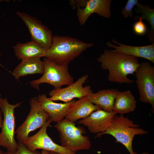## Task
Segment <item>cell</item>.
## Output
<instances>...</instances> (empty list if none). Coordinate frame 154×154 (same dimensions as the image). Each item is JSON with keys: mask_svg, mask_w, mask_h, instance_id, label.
Returning <instances> with one entry per match:
<instances>
[{"mask_svg": "<svg viewBox=\"0 0 154 154\" xmlns=\"http://www.w3.org/2000/svg\"><path fill=\"white\" fill-rule=\"evenodd\" d=\"M97 60L101 63L103 70H108V80L120 84H130L134 82L127 76L134 74L140 65L137 57L113 52L106 49Z\"/></svg>", "mask_w": 154, "mask_h": 154, "instance_id": "obj_1", "label": "cell"}, {"mask_svg": "<svg viewBox=\"0 0 154 154\" xmlns=\"http://www.w3.org/2000/svg\"><path fill=\"white\" fill-rule=\"evenodd\" d=\"M94 44L75 38L54 35L51 46L46 50L44 57L59 65H68L83 51Z\"/></svg>", "mask_w": 154, "mask_h": 154, "instance_id": "obj_2", "label": "cell"}, {"mask_svg": "<svg viewBox=\"0 0 154 154\" xmlns=\"http://www.w3.org/2000/svg\"><path fill=\"white\" fill-rule=\"evenodd\" d=\"M138 124H134L133 121L123 115H115L112 122L106 131L101 133L97 134V137L104 134L112 136L117 142L122 144L126 147L130 154H136L133 151L132 142L135 136L148 134V132L141 128Z\"/></svg>", "mask_w": 154, "mask_h": 154, "instance_id": "obj_3", "label": "cell"}, {"mask_svg": "<svg viewBox=\"0 0 154 154\" xmlns=\"http://www.w3.org/2000/svg\"><path fill=\"white\" fill-rule=\"evenodd\" d=\"M58 132L60 145L76 153L80 150H88L91 147L88 136H84L86 132L84 128L77 127L74 123L65 118L54 125Z\"/></svg>", "mask_w": 154, "mask_h": 154, "instance_id": "obj_4", "label": "cell"}, {"mask_svg": "<svg viewBox=\"0 0 154 154\" xmlns=\"http://www.w3.org/2000/svg\"><path fill=\"white\" fill-rule=\"evenodd\" d=\"M43 61L44 67L43 75L40 78L30 81L31 86L39 90V85L42 83L50 84L57 89L73 82L74 78L69 73L68 65H59L45 58Z\"/></svg>", "mask_w": 154, "mask_h": 154, "instance_id": "obj_5", "label": "cell"}, {"mask_svg": "<svg viewBox=\"0 0 154 154\" xmlns=\"http://www.w3.org/2000/svg\"><path fill=\"white\" fill-rule=\"evenodd\" d=\"M22 102L11 104L6 98L0 97V109L3 116V122L0 133V146L7 149V151L13 153L17 149L18 143L15 139V109L19 107Z\"/></svg>", "mask_w": 154, "mask_h": 154, "instance_id": "obj_6", "label": "cell"}, {"mask_svg": "<svg viewBox=\"0 0 154 154\" xmlns=\"http://www.w3.org/2000/svg\"><path fill=\"white\" fill-rule=\"evenodd\" d=\"M30 110L26 119L17 129L15 133L18 141L23 142L29 137L30 132L41 128L49 116L41 107L36 97L29 100Z\"/></svg>", "mask_w": 154, "mask_h": 154, "instance_id": "obj_7", "label": "cell"}, {"mask_svg": "<svg viewBox=\"0 0 154 154\" xmlns=\"http://www.w3.org/2000/svg\"><path fill=\"white\" fill-rule=\"evenodd\" d=\"M135 82L139 94V99L142 102L151 105L154 109V66L148 62H143L134 73Z\"/></svg>", "mask_w": 154, "mask_h": 154, "instance_id": "obj_8", "label": "cell"}, {"mask_svg": "<svg viewBox=\"0 0 154 154\" xmlns=\"http://www.w3.org/2000/svg\"><path fill=\"white\" fill-rule=\"evenodd\" d=\"M16 13L27 27L32 40L46 50H48L53 37L51 31L35 17L19 11Z\"/></svg>", "mask_w": 154, "mask_h": 154, "instance_id": "obj_9", "label": "cell"}, {"mask_svg": "<svg viewBox=\"0 0 154 154\" xmlns=\"http://www.w3.org/2000/svg\"><path fill=\"white\" fill-rule=\"evenodd\" d=\"M51 122L49 117L38 131L33 136H29L23 142L29 150L33 151L41 149L60 154H77L55 143L48 135L46 129Z\"/></svg>", "mask_w": 154, "mask_h": 154, "instance_id": "obj_10", "label": "cell"}, {"mask_svg": "<svg viewBox=\"0 0 154 154\" xmlns=\"http://www.w3.org/2000/svg\"><path fill=\"white\" fill-rule=\"evenodd\" d=\"M88 77V75H84L66 87L54 89L49 93V98L52 101H61L67 103L74 98L80 99L87 96L89 93L93 92L90 86H83Z\"/></svg>", "mask_w": 154, "mask_h": 154, "instance_id": "obj_11", "label": "cell"}, {"mask_svg": "<svg viewBox=\"0 0 154 154\" xmlns=\"http://www.w3.org/2000/svg\"><path fill=\"white\" fill-rule=\"evenodd\" d=\"M116 114L113 112H107L102 109H98L87 117L80 119L78 123L87 127L92 133H101L106 131Z\"/></svg>", "mask_w": 154, "mask_h": 154, "instance_id": "obj_12", "label": "cell"}, {"mask_svg": "<svg viewBox=\"0 0 154 154\" xmlns=\"http://www.w3.org/2000/svg\"><path fill=\"white\" fill-rule=\"evenodd\" d=\"M111 1V0H89L84 8H77V15L80 25H84L89 16L94 13L105 18H110Z\"/></svg>", "mask_w": 154, "mask_h": 154, "instance_id": "obj_13", "label": "cell"}, {"mask_svg": "<svg viewBox=\"0 0 154 154\" xmlns=\"http://www.w3.org/2000/svg\"><path fill=\"white\" fill-rule=\"evenodd\" d=\"M112 42L119 46L112 44L110 42H108L106 44L107 46L115 49L110 50V51L137 58H143L154 63V43L145 46H133L120 43L114 39H113Z\"/></svg>", "mask_w": 154, "mask_h": 154, "instance_id": "obj_14", "label": "cell"}, {"mask_svg": "<svg viewBox=\"0 0 154 154\" xmlns=\"http://www.w3.org/2000/svg\"><path fill=\"white\" fill-rule=\"evenodd\" d=\"M100 109H101L99 106L94 105L90 101L87 96H85L70 105L65 118L74 123L79 119L87 117L94 112Z\"/></svg>", "mask_w": 154, "mask_h": 154, "instance_id": "obj_15", "label": "cell"}, {"mask_svg": "<svg viewBox=\"0 0 154 154\" xmlns=\"http://www.w3.org/2000/svg\"><path fill=\"white\" fill-rule=\"evenodd\" d=\"M37 98L42 108L49 116L51 121L58 122L64 119L70 105L75 101L64 103H56L51 100L45 94L39 95Z\"/></svg>", "mask_w": 154, "mask_h": 154, "instance_id": "obj_16", "label": "cell"}, {"mask_svg": "<svg viewBox=\"0 0 154 154\" xmlns=\"http://www.w3.org/2000/svg\"><path fill=\"white\" fill-rule=\"evenodd\" d=\"M120 91L116 89H103L96 93H89L87 96L90 101L99 106L107 112H113L115 100Z\"/></svg>", "mask_w": 154, "mask_h": 154, "instance_id": "obj_17", "label": "cell"}, {"mask_svg": "<svg viewBox=\"0 0 154 154\" xmlns=\"http://www.w3.org/2000/svg\"><path fill=\"white\" fill-rule=\"evenodd\" d=\"M40 58H33L22 60L13 70L12 74L18 80L21 77L29 75L43 74L44 67L43 61Z\"/></svg>", "mask_w": 154, "mask_h": 154, "instance_id": "obj_18", "label": "cell"}, {"mask_svg": "<svg viewBox=\"0 0 154 154\" xmlns=\"http://www.w3.org/2000/svg\"><path fill=\"white\" fill-rule=\"evenodd\" d=\"M16 57L21 60L33 58L44 57L46 50L33 40L18 43L13 46Z\"/></svg>", "mask_w": 154, "mask_h": 154, "instance_id": "obj_19", "label": "cell"}, {"mask_svg": "<svg viewBox=\"0 0 154 154\" xmlns=\"http://www.w3.org/2000/svg\"><path fill=\"white\" fill-rule=\"evenodd\" d=\"M136 103L135 97L130 91L120 92L115 100L113 112L120 115L132 112L136 108Z\"/></svg>", "mask_w": 154, "mask_h": 154, "instance_id": "obj_20", "label": "cell"}, {"mask_svg": "<svg viewBox=\"0 0 154 154\" xmlns=\"http://www.w3.org/2000/svg\"><path fill=\"white\" fill-rule=\"evenodd\" d=\"M137 12L141 13V15L137 16L134 20L145 19L149 23L151 28L148 31L147 36L150 42L154 43V10L148 7L142 5L138 2L136 5Z\"/></svg>", "mask_w": 154, "mask_h": 154, "instance_id": "obj_21", "label": "cell"}, {"mask_svg": "<svg viewBox=\"0 0 154 154\" xmlns=\"http://www.w3.org/2000/svg\"><path fill=\"white\" fill-rule=\"evenodd\" d=\"M137 0H128L125 6L122 9L121 13L124 18L132 17L133 15L132 9L138 3Z\"/></svg>", "mask_w": 154, "mask_h": 154, "instance_id": "obj_22", "label": "cell"}, {"mask_svg": "<svg viewBox=\"0 0 154 154\" xmlns=\"http://www.w3.org/2000/svg\"><path fill=\"white\" fill-rule=\"evenodd\" d=\"M135 22L133 25V29L135 33L141 35L145 34L147 31V27L145 24L141 19Z\"/></svg>", "mask_w": 154, "mask_h": 154, "instance_id": "obj_23", "label": "cell"}, {"mask_svg": "<svg viewBox=\"0 0 154 154\" xmlns=\"http://www.w3.org/2000/svg\"><path fill=\"white\" fill-rule=\"evenodd\" d=\"M18 147L17 150L13 154H41L39 151H33L29 150L22 142L18 141Z\"/></svg>", "mask_w": 154, "mask_h": 154, "instance_id": "obj_24", "label": "cell"}, {"mask_svg": "<svg viewBox=\"0 0 154 154\" xmlns=\"http://www.w3.org/2000/svg\"><path fill=\"white\" fill-rule=\"evenodd\" d=\"M2 112L0 109V128H2L3 127V120L2 118Z\"/></svg>", "mask_w": 154, "mask_h": 154, "instance_id": "obj_25", "label": "cell"}, {"mask_svg": "<svg viewBox=\"0 0 154 154\" xmlns=\"http://www.w3.org/2000/svg\"><path fill=\"white\" fill-rule=\"evenodd\" d=\"M0 154H13V153H11L8 151L4 152L2 150L0 149Z\"/></svg>", "mask_w": 154, "mask_h": 154, "instance_id": "obj_26", "label": "cell"}, {"mask_svg": "<svg viewBox=\"0 0 154 154\" xmlns=\"http://www.w3.org/2000/svg\"><path fill=\"white\" fill-rule=\"evenodd\" d=\"M50 151L42 149L41 151V154H48Z\"/></svg>", "mask_w": 154, "mask_h": 154, "instance_id": "obj_27", "label": "cell"}, {"mask_svg": "<svg viewBox=\"0 0 154 154\" xmlns=\"http://www.w3.org/2000/svg\"><path fill=\"white\" fill-rule=\"evenodd\" d=\"M48 154H60L57 153L52 151H50L49 153Z\"/></svg>", "mask_w": 154, "mask_h": 154, "instance_id": "obj_28", "label": "cell"}, {"mask_svg": "<svg viewBox=\"0 0 154 154\" xmlns=\"http://www.w3.org/2000/svg\"><path fill=\"white\" fill-rule=\"evenodd\" d=\"M136 154H138L137 153ZM140 154H149L148 152H143Z\"/></svg>", "mask_w": 154, "mask_h": 154, "instance_id": "obj_29", "label": "cell"}, {"mask_svg": "<svg viewBox=\"0 0 154 154\" xmlns=\"http://www.w3.org/2000/svg\"><path fill=\"white\" fill-rule=\"evenodd\" d=\"M2 16H0V18H1V17ZM1 52H0V56H1ZM1 66V63H0V66Z\"/></svg>", "mask_w": 154, "mask_h": 154, "instance_id": "obj_30", "label": "cell"}]
</instances>
